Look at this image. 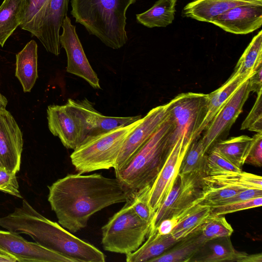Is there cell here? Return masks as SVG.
<instances>
[{"mask_svg": "<svg viewBox=\"0 0 262 262\" xmlns=\"http://www.w3.org/2000/svg\"><path fill=\"white\" fill-rule=\"evenodd\" d=\"M48 188V200L59 224L72 233L86 227L98 211L129 198L117 179L97 173L69 174Z\"/></svg>", "mask_w": 262, "mask_h": 262, "instance_id": "1", "label": "cell"}, {"mask_svg": "<svg viewBox=\"0 0 262 262\" xmlns=\"http://www.w3.org/2000/svg\"><path fill=\"white\" fill-rule=\"evenodd\" d=\"M137 0H71V14L90 35L113 49L128 40L126 13Z\"/></svg>", "mask_w": 262, "mask_h": 262, "instance_id": "2", "label": "cell"}, {"mask_svg": "<svg viewBox=\"0 0 262 262\" xmlns=\"http://www.w3.org/2000/svg\"><path fill=\"white\" fill-rule=\"evenodd\" d=\"M172 124L167 119L133 155L116 178L128 192L129 198L153 184L170 151L168 137Z\"/></svg>", "mask_w": 262, "mask_h": 262, "instance_id": "3", "label": "cell"}, {"mask_svg": "<svg viewBox=\"0 0 262 262\" xmlns=\"http://www.w3.org/2000/svg\"><path fill=\"white\" fill-rule=\"evenodd\" d=\"M141 120L86 139L70 156L76 170L83 174L114 168L126 140Z\"/></svg>", "mask_w": 262, "mask_h": 262, "instance_id": "4", "label": "cell"}, {"mask_svg": "<svg viewBox=\"0 0 262 262\" xmlns=\"http://www.w3.org/2000/svg\"><path fill=\"white\" fill-rule=\"evenodd\" d=\"M150 223L142 220L132 208L130 198L101 228V243L107 251L128 254L136 251L150 231Z\"/></svg>", "mask_w": 262, "mask_h": 262, "instance_id": "5", "label": "cell"}, {"mask_svg": "<svg viewBox=\"0 0 262 262\" xmlns=\"http://www.w3.org/2000/svg\"><path fill=\"white\" fill-rule=\"evenodd\" d=\"M203 172L178 173L169 193L156 211L149 233L164 220L177 217L179 222L203 202Z\"/></svg>", "mask_w": 262, "mask_h": 262, "instance_id": "6", "label": "cell"}, {"mask_svg": "<svg viewBox=\"0 0 262 262\" xmlns=\"http://www.w3.org/2000/svg\"><path fill=\"white\" fill-rule=\"evenodd\" d=\"M208 95L187 92L171 100L168 117L172 126L168 137L169 150L179 139L191 144L206 114Z\"/></svg>", "mask_w": 262, "mask_h": 262, "instance_id": "7", "label": "cell"}, {"mask_svg": "<svg viewBox=\"0 0 262 262\" xmlns=\"http://www.w3.org/2000/svg\"><path fill=\"white\" fill-rule=\"evenodd\" d=\"M48 127L68 149H75L88 137L90 128L77 100L64 105H50L47 110Z\"/></svg>", "mask_w": 262, "mask_h": 262, "instance_id": "8", "label": "cell"}, {"mask_svg": "<svg viewBox=\"0 0 262 262\" xmlns=\"http://www.w3.org/2000/svg\"><path fill=\"white\" fill-rule=\"evenodd\" d=\"M248 79L239 86L204 130L202 139L205 154L216 143L224 140L242 112L244 105L250 93Z\"/></svg>", "mask_w": 262, "mask_h": 262, "instance_id": "9", "label": "cell"}, {"mask_svg": "<svg viewBox=\"0 0 262 262\" xmlns=\"http://www.w3.org/2000/svg\"><path fill=\"white\" fill-rule=\"evenodd\" d=\"M61 28L59 40L67 56V72L84 79L93 88L100 89L99 79L86 57L76 27L68 16L64 18Z\"/></svg>", "mask_w": 262, "mask_h": 262, "instance_id": "10", "label": "cell"}, {"mask_svg": "<svg viewBox=\"0 0 262 262\" xmlns=\"http://www.w3.org/2000/svg\"><path fill=\"white\" fill-rule=\"evenodd\" d=\"M0 250L14 256L19 262H75L9 230H0Z\"/></svg>", "mask_w": 262, "mask_h": 262, "instance_id": "11", "label": "cell"}, {"mask_svg": "<svg viewBox=\"0 0 262 262\" xmlns=\"http://www.w3.org/2000/svg\"><path fill=\"white\" fill-rule=\"evenodd\" d=\"M171 101L150 110L129 135L117 159L115 171L123 168L138 150L167 119Z\"/></svg>", "mask_w": 262, "mask_h": 262, "instance_id": "12", "label": "cell"}, {"mask_svg": "<svg viewBox=\"0 0 262 262\" xmlns=\"http://www.w3.org/2000/svg\"><path fill=\"white\" fill-rule=\"evenodd\" d=\"M23 133L11 114L0 110V162L8 171L16 173L20 167Z\"/></svg>", "mask_w": 262, "mask_h": 262, "instance_id": "13", "label": "cell"}, {"mask_svg": "<svg viewBox=\"0 0 262 262\" xmlns=\"http://www.w3.org/2000/svg\"><path fill=\"white\" fill-rule=\"evenodd\" d=\"M190 144L179 139L171 148L150 188L149 204L156 212L172 188L175 178Z\"/></svg>", "mask_w": 262, "mask_h": 262, "instance_id": "14", "label": "cell"}, {"mask_svg": "<svg viewBox=\"0 0 262 262\" xmlns=\"http://www.w3.org/2000/svg\"><path fill=\"white\" fill-rule=\"evenodd\" d=\"M210 23L235 34H247L261 27L262 5L248 4L233 8L213 18Z\"/></svg>", "mask_w": 262, "mask_h": 262, "instance_id": "15", "label": "cell"}, {"mask_svg": "<svg viewBox=\"0 0 262 262\" xmlns=\"http://www.w3.org/2000/svg\"><path fill=\"white\" fill-rule=\"evenodd\" d=\"M70 0H48L43 20L36 35L45 49L56 56L60 53V30L67 16Z\"/></svg>", "mask_w": 262, "mask_h": 262, "instance_id": "16", "label": "cell"}, {"mask_svg": "<svg viewBox=\"0 0 262 262\" xmlns=\"http://www.w3.org/2000/svg\"><path fill=\"white\" fill-rule=\"evenodd\" d=\"M262 5V0H193L183 9L184 16L210 23L219 15L242 5Z\"/></svg>", "mask_w": 262, "mask_h": 262, "instance_id": "17", "label": "cell"}, {"mask_svg": "<svg viewBox=\"0 0 262 262\" xmlns=\"http://www.w3.org/2000/svg\"><path fill=\"white\" fill-rule=\"evenodd\" d=\"M191 259L195 262H245L248 254L236 250L230 237L207 242Z\"/></svg>", "mask_w": 262, "mask_h": 262, "instance_id": "18", "label": "cell"}, {"mask_svg": "<svg viewBox=\"0 0 262 262\" xmlns=\"http://www.w3.org/2000/svg\"><path fill=\"white\" fill-rule=\"evenodd\" d=\"M249 77H235L231 75L221 86L207 94L206 114L194 135V140L201 136V134L204 132L215 116L226 104L234 93Z\"/></svg>", "mask_w": 262, "mask_h": 262, "instance_id": "19", "label": "cell"}, {"mask_svg": "<svg viewBox=\"0 0 262 262\" xmlns=\"http://www.w3.org/2000/svg\"><path fill=\"white\" fill-rule=\"evenodd\" d=\"M78 101L85 114L90 127L88 138L128 125L141 118V115L132 117L105 116L97 111L93 103L88 99Z\"/></svg>", "mask_w": 262, "mask_h": 262, "instance_id": "20", "label": "cell"}, {"mask_svg": "<svg viewBox=\"0 0 262 262\" xmlns=\"http://www.w3.org/2000/svg\"><path fill=\"white\" fill-rule=\"evenodd\" d=\"M15 75L24 92H30L38 78L37 45L34 40L28 42L16 55Z\"/></svg>", "mask_w": 262, "mask_h": 262, "instance_id": "21", "label": "cell"}, {"mask_svg": "<svg viewBox=\"0 0 262 262\" xmlns=\"http://www.w3.org/2000/svg\"><path fill=\"white\" fill-rule=\"evenodd\" d=\"M205 185L245 190L250 188L262 189L261 176L242 171L205 175Z\"/></svg>", "mask_w": 262, "mask_h": 262, "instance_id": "22", "label": "cell"}, {"mask_svg": "<svg viewBox=\"0 0 262 262\" xmlns=\"http://www.w3.org/2000/svg\"><path fill=\"white\" fill-rule=\"evenodd\" d=\"M178 242L171 233L162 235L155 231L148 234L147 240L136 251L126 255V261H149L163 254Z\"/></svg>", "mask_w": 262, "mask_h": 262, "instance_id": "23", "label": "cell"}, {"mask_svg": "<svg viewBox=\"0 0 262 262\" xmlns=\"http://www.w3.org/2000/svg\"><path fill=\"white\" fill-rule=\"evenodd\" d=\"M201 229L177 243L151 262H188L206 243L202 237Z\"/></svg>", "mask_w": 262, "mask_h": 262, "instance_id": "24", "label": "cell"}, {"mask_svg": "<svg viewBox=\"0 0 262 262\" xmlns=\"http://www.w3.org/2000/svg\"><path fill=\"white\" fill-rule=\"evenodd\" d=\"M177 0H158L147 11L136 15L137 21L149 28L165 27L174 19Z\"/></svg>", "mask_w": 262, "mask_h": 262, "instance_id": "25", "label": "cell"}, {"mask_svg": "<svg viewBox=\"0 0 262 262\" xmlns=\"http://www.w3.org/2000/svg\"><path fill=\"white\" fill-rule=\"evenodd\" d=\"M24 2L25 0H4L0 6V45L2 47L21 24Z\"/></svg>", "mask_w": 262, "mask_h": 262, "instance_id": "26", "label": "cell"}, {"mask_svg": "<svg viewBox=\"0 0 262 262\" xmlns=\"http://www.w3.org/2000/svg\"><path fill=\"white\" fill-rule=\"evenodd\" d=\"M252 141V137L241 135L221 140L216 143L211 149L241 168L245 164Z\"/></svg>", "mask_w": 262, "mask_h": 262, "instance_id": "27", "label": "cell"}, {"mask_svg": "<svg viewBox=\"0 0 262 262\" xmlns=\"http://www.w3.org/2000/svg\"><path fill=\"white\" fill-rule=\"evenodd\" d=\"M262 64V31L255 35L237 61L231 76L250 77Z\"/></svg>", "mask_w": 262, "mask_h": 262, "instance_id": "28", "label": "cell"}, {"mask_svg": "<svg viewBox=\"0 0 262 262\" xmlns=\"http://www.w3.org/2000/svg\"><path fill=\"white\" fill-rule=\"evenodd\" d=\"M211 215V207L201 204L184 217L173 228L171 234L178 241L199 231Z\"/></svg>", "mask_w": 262, "mask_h": 262, "instance_id": "29", "label": "cell"}, {"mask_svg": "<svg viewBox=\"0 0 262 262\" xmlns=\"http://www.w3.org/2000/svg\"><path fill=\"white\" fill-rule=\"evenodd\" d=\"M48 0H25L19 27L36 36L43 18Z\"/></svg>", "mask_w": 262, "mask_h": 262, "instance_id": "30", "label": "cell"}, {"mask_svg": "<svg viewBox=\"0 0 262 262\" xmlns=\"http://www.w3.org/2000/svg\"><path fill=\"white\" fill-rule=\"evenodd\" d=\"M206 159V154L204 152L203 141L200 136L195 138L189 146L182 162L179 173H205Z\"/></svg>", "mask_w": 262, "mask_h": 262, "instance_id": "31", "label": "cell"}, {"mask_svg": "<svg viewBox=\"0 0 262 262\" xmlns=\"http://www.w3.org/2000/svg\"><path fill=\"white\" fill-rule=\"evenodd\" d=\"M201 235L206 242L218 238L230 237L233 232L230 224L223 215H212L201 228Z\"/></svg>", "mask_w": 262, "mask_h": 262, "instance_id": "32", "label": "cell"}, {"mask_svg": "<svg viewBox=\"0 0 262 262\" xmlns=\"http://www.w3.org/2000/svg\"><path fill=\"white\" fill-rule=\"evenodd\" d=\"M150 188L151 186H147L137 191L129 198L135 212L142 220L151 224L155 213L149 204Z\"/></svg>", "mask_w": 262, "mask_h": 262, "instance_id": "33", "label": "cell"}, {"mask_svg": "<svg viewBox=\"0 0 262 262\" xmlns=\"http://www.w3.org/2000/svg\"><path fill=\"white\" fill-rule=\"evenodd\" d=\"M206 155L205 175L227 172L242 171L241 168L235 165L213 149Z\"/></svg>", "mask_w": 262, "mask_h": 262, "instance_id": "34", "label": "cell"}, {"mask_svg": "<svg viewBox=\"0 0 262 262\" xmlns=\"http://www.w3.org/2000/svg\"><path fill=\"white\" fill-rule=\"evenodd\" d=\"M242 190H243L228 187L208 186L204 185L203 192V202L202 204L210 206L216 203L231 198Z\"/></svg>", "mask_w": 262, "mask_h": 262, "instance_id": "35", "label": "cell"}, {"mask_svg": "<svg viewBox=\"0 0 262 262\" xmlns=\"http://www.w3.org/2000/svg\"><path fill=\"white\" fill-rule=\"evenodd\" d=\"M257 95L252 108L242 124L241 129L262 133V93Z\"/></svg>", "mask_w": 262, "mask_h": 262, "instance_id": "36", "label": "cell"}, {"mask_svg": "<svg viewBox=\"0 0 262 262\" xmlns=\"http://www.w3.org/2000/svg\"><path fill=\"white\" fill-rule=\"evenodd\" d=\"M261 204L262 196H260L242 202L212 206H210L211 215H223L241 210L259 207L261 206Z\"/></svg>", "mask_w": 262, "mask_h": 262, "instance_id": "37", "label": "cell"}, {"mask_svg": "<svg viewBox=\"0 0 262 262\" xmlns=\"http://www.w3.org/2000/svg\"><path fill=\"white\" fill-rule=\"evenodd\" d=\"M0 191L14 196L22 198L16 173L0 168Z\"/></svg>", "mask_w": 262, "mask_h": 262, "instance_id": "38", "label": "cell"}, {"mask_svg": "<svg viewBox=\"0 0 262 262\" xmlns=\"http://www.w3.org/2000/svg\"><path fill=\"white\" fill-rule=\"evenodd\" d=\"M257 167L262 165V133H256L252 137V141L245 164Z\"/></svg>", "mask_w": 262, "mask_h": 262, "instance_id": "39", "label": "cell"}, {"mask_svg": "<svg viewBox=\"0 0 262 262\" xmlns=\"http://www.w3.org/2000/svg\"><path fill=\"white\" fill-rule=\"evenodd\" d=\"M260 196H262V189L257 188L247 189L242 190L231 198L216 203L212 206L242 202Z\"/></svg>", "mask_w": 262, "mask_h": 262, "instance_id": "40", "label": "cell"}, {"mask_svg": "<svg viewBox=\"0 0 262 262\" xmlns=\"http://www.w3.org/2000/svg\"><path fill=\"white\" fill-rule=\"evenodd\" d=\"M248 84L250 92L262 93V64L248 79Z\"/></svg>", "mask_w": 262, "mask_h": 262, "instance_id": "41", "label": "cell"}, {"mask_svg": "<svg viewBox=\"0 0 262 262\" xmlns=\"http://www.w3.org/2000/svg\"><path fill=\"white\" fill-rule=\"evenodd\" d=\"M178 223L179 220L175 217L165 219L159 224L155 231L162 235L170 234Z\"/></svg>", "mask_w": 262, "mask_h": 262, "instance_id": "42", "label": "cell"}, {"mask_svg": "<svg viewBox=\"0 0 262 262\" xmlns=\"http://www.w3.org/2000/svg\"><path fill=\"white\" fill-rule=\"evenodd\" d=\"M16 258L9 254L0 250V262H16Z\"/></svg>", "mask_w": 262, "mask_h": 262, "instance_id": "43", "label": "cell"}, {"mask_svg": "<svg viewBox=\"0 0 262 262\" xmlns=\"http://www.w3.org/2000/svg\"><path fill=\"white\" fill-rule=\"evenodd\" d=\"M7 104V99L0 92V110L6 108Z\"/></svg>", "mask_w": 262, "mask_h": 262, "instance_id": "44", "label": "cell"}, {"mask_svg": "<svg viewBox=\"0 0 262 262\" xmlns=\"http://www.w3.org/2000/svg\"><path fill=\"white\" fill-rule=\"evenodd\" d=\"M2 167H3V166L2 165L1 162H0V168H2ZM4 168V167H3Z\"/></svg>", "mask_w": 262, "mask_h": 262, "instance_id": "45", "label": "cell"}]
</instances>
